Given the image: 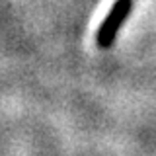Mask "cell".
Wrapping results in <instances>:
<instances>
[{
	"instance_id": "obj_1",
	"label": "cell",
	"mask_w": 156,
	"mask_h": 156,
	"mask_svg": "<svg viewBox=\"0 0 156 156\" xmlns=\"http://www.w3.org/2000/svg\"><path fill=\"white\" fill-rule=\"evenodd\" d=\"M131 8H133V0H115V4L111 6L109 12H107L104 22L100 23V29H98V35H96L98 47L107 49V47L113 45V41L117 37V31L123 26L127 16L131 14Z\"/></svg>"
}]
</instances>
